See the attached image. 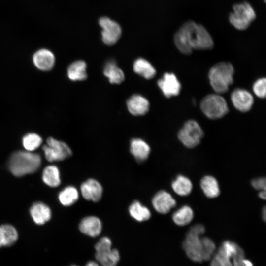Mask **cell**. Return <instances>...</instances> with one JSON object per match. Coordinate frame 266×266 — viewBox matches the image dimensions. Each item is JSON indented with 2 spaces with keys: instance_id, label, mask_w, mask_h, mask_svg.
Here are the masks:
<instances>
[{
  "instance_id": "6da1fadb",
  "label": "cell",
  "mask_w": 266,
  "mask_h": 266,
  "mask_svg": "<svg viewBox=\"0 0 266 266\" xmlns=\"http://www.w3.org/2000/svg\"><path fill=\"white\" fill-rule=\"evenodd\" d=\"M41 163L40 155L30 151H18L10 156L8 168L16 176H22L35 172Z\"/></svg>"
},
{
  "instance_id": "7a4b0ae2",
  "label": "cell",
  "mask_w": 266,
  "mask_h": 266,
  "mask_svg": "<svg viewBox=\"0 0 266 266\" xmlns=\"http://www.w3.org/2000/svg\"><path fill=\"white\" fill-rule=\"evenodd\" d=\"M234 68L229 62H221L213 66L208 74L210 84L217 94L227 92L233 83Z\"/></svg>"
},
{
  "instance_id": "3957f363",
  "label": "cell",
  "mask_w": 266,
  "mask_h": 266,
  "mask_svg": "<svg viewBox=\"0 0 266 266\" xmlns=\"http://www.w3.org/2000/svg\"><path fill=\"white\" fill-rule=\"evenodd\" d=\"M180 28L185 33L193 50H209L213 47L212 38L202 25L189 21Z\"/></svg>"
},
{
  "instance_id": "277c9868",
  "label": "cell",
  "mask_w": 266,
  "mask_h": 266,
  "mask_svg": "<svg viewBox=\"0 0 266 266\" xmlns=\"http://www.w3.org/2000/svg\"><path fill=\"white\" fill-rule=\"evenodd\" d=\"M244 258L242 249L231 241L223 242L211 258V266H233V264Z\"/></svg>"
},
{
  "instance_id": "5b68a950",
  "label": "cell",
  "mask_w": 266,
  "mask_h": 266,
  "mask_svg": "<svg viewBox=\"0 0 266 266\" xmlns=\"http://www.w3.org/2000/svg\"><path fill=\"white\" fill-rule=\"evenodd\" d=\"M203 225L193 226L187 233L183 242V248L187 256L196 262H202V240L201 237L205 232Z\"/></svg>"
},
{
  "instance_id": "8992f818",
  "label": "cell",
  "mask_w": 266,
  "mask_h": 266,
  "mask_svg": "<svg viewBox=\"0 0 266 266\" xmlns=\"http://www.w3.org/2000/svg\"><path fill=\"white\" fill-rule=\"evenodd\" d=\"M200 108L207 118L213 120L223 117L229 111L226 100L219 94L206 96L201 101Z\"/></svg>"
},
{
  "instance_id": "52a82bcc",
  "label": "cell",
  "mask_w": 266,
  "mask_h": 266,
  "mask_svg": "<svg viewBox=\"0 0 266 266\" xmlns=\"http://www.w3.org/2000/svg\"><path fill=\"white\" fill-rule=\"evenodd\" d=\"M233 11L229 15L230 23L239 30H245L248 28L256 18L255 12L247 2L233 5Z\"/></svg>"
},
{
  "instance_id": "ba28073f",
  "label": "cell",
  "mask_w": 266,
  "mask_h": 266,
  "mask_svg": "<svg viewBox=\"0 0 266 266\" xmlns=\"http://www.w3.org/2000/svg\"><path fill=\"white\" fill-rule=\"evenodd\" d=\"M95 258L101 266H116L120 256L119 251L112 248V242L107 237H103L96 244Z\"/></svg>"
},
{
  "instance_id": "9c48e42d",
  "label": "cell",
  "mask_w": 266,
  "mask_h": 266,
  "mask_svg": "<svg viewBox=\"0 0 266 266\" xmlns=\"http://www.w3.org/2000/svg\"><path fill=\"white\" fill-rule=\"evenodd\" d=\"M203 135V130L199 123L194 120L187 121L178 133L180 141L188 148L198 146Z\"/></svg>"
},
{
  "instance_id": "30bf717a",
  "label": "cell",
  "mask_w": 266,
  "mask_h": 266,
  "mask_svg": "<svg viewBox=\"0 0 266 266\" xmlns=\"http://www.w3.org/2000/svg\"><path fill=\"white\" fill-rule=\"evenodd\" d=\"M47 144L43 146L42 149L46 159L49 162L62 161L72 154L70 147L63 141L49 137Z\"/></svg>"
},
{
  "instance_id": "8fae6325",
  "label": "cell",
  "mask_w": 266,
  "mask_h": 266,
  "mask_svg": "<svg viewBox=\"0 0 266 266\" xmlns=\"http://www.w3.org/2000/svg\"><path fill=\"white\" fill-rule=\"evenodd\" d=\"M99 24L102 28V40L108 45H113L119 40L121 34V29L115 21L104 17L99 20Z\"/></svg>"
},
{
  "instance_id": "7c38bea8",
  "label": "cell",
  "mask_w": 266,
  "mask_h": 266,
  "mask_svg": "<svg viewBox=\"0 0 266 266\" xmlns=\"http://www.w3.org/2000/svg\"><path fill=\"white\" fill-rule=\"evenodd\" d=\"M158 85L166 98L177 96L181 88L179 81L172 73H165L162 78L158 80Z\"/></svg>"
},
{
  "instance_id": "4fadbf2b",
  "label": "cell",
  "mask_w": 266,
  "mask_h": 266,
  "mask_svg": "<svg viewBox=\"0 0 266 266\" xmlns=\"http://www.w3.org/2000/svg\"><path fill=\"white\" fill-rule=\"evenodd\" d=\"M152 203L155 210L161 214H166L176 204L172 195L165 190L158 192L153 197Z\"/></svg>"
},
{
  "instance_id": "5bb4252c",
  "label": "cell",
  "mask_w": 266,
  "mask_h": 266,
  "mask_svg": "<svg viewBox=\"0 0 266 266\" xmlns=\"http://www.w3.org/2000/svg\"><path fill=\"white\" fill-rule=\"evenodd\" d=\"M231 100L234 107L242 112L249 111L254 103L252 95L247 90L236 89L232 93Z\"/></svg>"
},
{
  "instance_id": "9a60e30c",
  "label": "cell",
  "mask_w": 266,
  "mask_h": 266,
  "mask_svg": "<svg viewBox=\"0 0 266 266\" xmlns=\"http://www.w3.org/2000/svg\"><path fill=\"white\" fill-rule=\"evenodd\" d=\"M80 191L86 200L98 202L102 197L103 188L98 181L90 178L82 183Z\"/></svg>"
},
{
  "instance_id": "2e32d148",
  "label": "cell",
  "mask_w": 266,
  "mask_h": 266,
  "mask_svg": "<svg viewBox=\"0 0 266 266\" xmlns=\"http://www.w3.org/2000/svg\"><path fill=\"white\" fill-rule=\"evenodd\" d=\"M79 229L84 234L91 237H96L101 232L102 223L100 219L96 216H87L80 221Z\"/></svg>"
},
{
  "instance_id": "e0dca14e",
  "label": "cell",
  "mask_w": 266,
  "mask_h": 266,
  "mask_svg": "<svg viewBox=\"0 0 266 266\" xmlns=\"http://www.w3.org/2000/svg\"><path fill=\"white\" fill-rule=\"evenodd\" d=\"M33 60L37 68L43 71H48L54 66L55 58L51 51L46 49H41L34 54Z\"/></svg>"
},
{
  "instance_id": "ac0fdd59",
  "label": "cell",
  "mask_w": 266,
  "mask_h": 266,
  "mask_svg": "<svg viewBox=\"0 0 266 266\" xmlns=\"http://www.w3.org/2000/svg\"><path fill=\"white\" fill-rule=\"evenodd\" d=\"M129 111L135 116L145 114L149 109V102L144 97L140 95L132 96L127 102Z\"/></svg>"
},
{
  "instance_id": "d6986e66",
  "label": "cell",
  "mask_w": 266,
  "mask_h": 266,
  "mask_svg": "<svg viewBox=\"0 0 266 266\" xmlns=\"http://www.w3.org/2000/svg\"><path fill=\"white\" fill-rule=\"evenodd\" d=\"M30 214L33 221L37 225H43L48 221L51 217L50 208L45 204L37 202L30 208Z\"/></svg>"
},
{
  "instance_id": "ffe728a7",
  "label": "cell",
  "mask_w": 266,
  "mask_h": 266,
  "mask_svg": "<svg viewBox=\"0 0 266 266\" xmlns=\"http://www.w3.org/2000/svg\"><path fill=\"white\" fill-rule=\"evenodd\" d=\"M130 152L137 161L146 160L150 153L149 145L140 138H133L130 142Z\"/></svg>"
},
{
  "instance_id": "44dd1931",
  "label": "cell",
  "mask_w": 266,
  "mask_h": 266,
  "mask_svg": "<svg viewBox=\"0 0 266 266\" xmlns=\"http://www.w3.org/2000/svg\"><path fill=\"white\" fill-rule=\"evenodd\" d=\"M202 191L206 197L209 198L217 197L220 193L219 185L217 179L211 175H206L200 182Z\"/></svg>"
},
{
  "instance_id": "7402d4cb",
  "label": "cell",
  "mask_w": 266,
  "mask_h": 266,
  "mask_svg": "<svg viewBox=\"0 0 266 266\" xmlns=\"http://www.w3.org/2000/svg\"><path fill=\"white\" fill-rule=\"evenodd\" d=\"M18 237L17 231L13 226L9 224L0 226V248L12 245Z\"/></svg>"
},
{
  "instance_id": "603a6c76",
  "label": "cell",
  "mask_w": 266,
  "mask_h": 266,
  "mask_svg": "<svg viewBox=\"0 0 266 266\" xmlns=\"http://www.w3.org/2000/svg\"><path fill=\"white\" fill-rule=\"evenodd\" d=\"M171 187L174 192L179 196H187L193 189V184L190 179L183 175H178L173 180Z\"/></svg>"
},
{
  "instance_id": "cb8c5ba5",
  "label": "cell",
  "mask_w": 266,
  "mask_h": 266,
  "mask_svg": "<svg viewBox=\"0 0 266 266\" xmlns=\"http://www.w3.org/2000/svg\"><path fill=\"white\" fill-rule=\"evenodd\" d=\"M133 69L136 73L147 79H152L156 73V69L152 64L143 58H139L135 60L133 64Z\"/></svg>"
},
{
  "instance_id": "d4e9b609",
  "label": "cell",
  "mask_w": 266,
  "mask_h": 266,
  "mask_svg": "<svg viewBox=\"0 0 266 266\" xmlns=\"http://www.w3.org/2000/svg\"><path fill=\"white\" fill-rule=\"evenodd\" d=\"M87 65L86 63L81 60L74 62L68 66L67 76L72 81H82L86 79Z\"/></svg>"
},
{
  "instance_id": "484cf974",
  "label": "cell",
  "mask_w": 266,
  "mask_h": 266,
  "mask_svg": "<svg viewBox=\"0 0 266 266\" xmlns=\"http://www.w3.org/2000/svg\"><path fill=\"white\" fill-rule=\"evenodd\" d=\"M103 73L112 84H120L125 78L123 71L113 61L106 63L104 67Z\"/></svg>"
},
{
  "instance_id": "4316f807",
  "label": "cell",
  "mask_w": 266,
  "mask_h": 266,
  "mask_svg": "<svg viewBox=\"0 0 266 266\" xmlns=\"http://www.w3.org/2000/svg\"><path fill=\"white\" fill-rule=\"evenodd\" d=\"M194 215L192 208L188 205H184L174 212L172 219L176 225L184 226L192 221Z\"/></svg>"
},
{
  "instance_id": "83f0119b",
  "label": "cell",
  "mask_w": 266,
  "mask_h": 266,
  "mask_svg": "<svg viewBox=\"0 0 266 266\" xmlns=\"http://www.w3.org/2000/svg\"><path fill=\"white\" fill-rule=\"evenodd\" d=\"M129 212L131 216L138 222L149 220L151 216L150 210L137 200L134 201L129 206Z\"/></svg>"
},
{
  "instance_id": "f1b7e54d",
  "label": "cell",
  "mask_w": 266,
  "mask_h": 266,
  "mask_svg": "<svg viewBox=\"0 0 266 266\" xmlns=\"http://www.w3.org/2000/svg\"><path fill=\"white\" fill-rule=\"evenodd\" d=\"M42 180L50 187L59 186L61 184V179L58 168L54 165L46 166L43 171Z\"/></svg>"
},
{
  "instance_id": "f546056e",
  "label": "cell",
  "mask_w": 266,
  "mask_h": 266,
  "mask_svg": "<svg viewBox=\"0 0 266 266\" xmlns=\"http://www.w3.org/2000/svg\"><path fill=\"white\" fill-rule=\"evenodd\" d=\"M79 198L78 190L73 186L65 188L59 194L58 199L60 203L65 206H69L76 202Z\"/></svg>"
},
{
  "instance_id": "4dcf8cb0",
  "label": "cell",
  "mask_w": 266,
  "mask_h": 266,
  "mask_svg": "<svg viewBox=\"0 0 266 266\" xmlns=\"http://www.w3.org/2000/svg\"><path fill=\"white\" fill-rule=\"evenodd\" d=\"M174 41L175 46L182 54L189 55L192 53L193 49L187 40L185 33L181 28H180L175 33Z\"/></svg>"
},
{
  "instance_id": "1f68e13d",
  "label": "cell",
  "mask_w": 266,
  "mask_h": 266,
  "mask_svg": "<svg viewBox=\"0 0 266 266\" xmlns=\"http://www.w3.org/2000/svg\"><path fill=\"white\" fill-rule=\"evenodd\" d=\"M42 142V138L35 133L26 134L22 139V144L28 151H33L38 148Z\"/></svg>"
},
{
  "instance_id": "d6a6232c",
  "label": "cell",
  "mask_w": 266,
  "mask_h": 266,
  "mask_svg": "<svg viewBox=\"0 0 266 266\" xmlns=\"http://www.w3.org/2000/svg\"><path fill=\"white\" fill-rule=\"evenodd\" d=\"M202 258L203 261H209L215 254V244L210 238L202 237Z\"/></svg>"
},
{
  "instance_id": "836d02e7",
  "label": "cell",
  "mask_w": 266,
  "mask_h": 266,
  "mask_svg": "<svg viewBox=\"0 0 266 266\" xmlns=\"http://www.w3.org/2000/svg\"><path fill=\"white\" fill-rule=\"evenodd\" d=\"M253 90L258 97L264 98L266 93V78H261L257 80L253 84Z\"/></svg>"
},
{
  "instance_id": "e575fe53",
  "label": "cell",
  "mask_w": 266,
  "mask_h": 266,
  "mask_svg": "<svg viewBox=\"0 0 266 266\" xmlns=\"http://www.w3.org/2000/svg\"><path fill=\"white\" fill-rule=\"evenodd\" d=\"M266 183L265 177H259L253 179L251 184L255 189L261 191L266 190Z\"/></svg>"
},
{
  "instance_id": "d590c367",
  "label": "cell",
  "mask_w": 266,
  "mask_h": 266,
  "mask_svg": "<svg viewBox=\"0 0 266 266\" xmlns=\"http://www.w3.org/2000/svg\"><path fill=\"white\" fill-rule=\"evenodd\" d=\"M233 266H253L251 261L244 258L233 265Z\"/></svg>"
},
{
  "instance_id": "8d00e7d4",
  "label": "cell",
  "mask_w": 266,
  "mask_h": 266,
  "mask_svg": "<svg viewBox=\"0 0 266 266\" xmlns=\"http://www.w3.org/2000/svg\"><path fill=\"white\" fill-rule=\"evenodd\" d=\"M258 196L262 200L266 199V190L260 191Z\"/></svg>"
},
{
  "instance_id": "74e56055",
  "label": "cell",
  "mask_w": 266,
  "mask_h": 266,
  "mask_svg": "<svg viewBox=\"0 0 266 266\" xmlns=\"http://www.w3.org/2000/svg\"><path fill=\"white\" fill-rule=\"evenodd\" d=\"M85 266H100V265L95 261H89L85 265Z\"/></svg>"
},
{
  "instance_id": "f35d334b",
  "label": "cell",
  "mask_w": 266,
  "mask_h": 266,
  "mask_svg": "<svg viewBox=\"0 0 266 266\" xmlns=\"http://www.w3.org/2000/svg\"><path fill=\"white\" fill-rule=\"evenodd\" d=\"M266 207L265 206L263 208V211H262V213H263V214H262V217H263V220L264 221H265L266 220Z\"/></svg>"
},
{
  "instance_id": "ab89813d",
  "label": "cell",
  "mask_w": 266,
  "mask_h": 266,
  "mask_svg": "<svg viewBox=\"0 0 266 266\" xmlns=\"http://www.w3.org/2000/svg\"><path fill=\"white\" fill-rule=\"evenodd\" d=\"M70 266H76V265H71Z\"/></svg>"
}]
</instances>
